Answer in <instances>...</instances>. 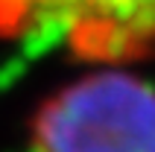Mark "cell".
Returning <instances> with one entry per match:
<instances>
[{"label":"cell","instance_id":"6da1fadb","mask_svg":"<svg viewBox=\"0 0 155 152\" xmlns=\"http://www.w3.org/2000/svg\"><path fill=\"white\" fill-rule=\"evenodd\" d=\"M26 152H155V82L138 68H85L38 105Z\"/></svg>","mask_w":155,"mask_h":152},{"label":"cell","instance_id":"7a4b0ae2","mask_svg":"<svg viewBox=\"0 0 155 152\" xmlns=\"http://www.w3.org/2000/svg\"><path fill=\"white\" fill-rule=\"evenodd\" d=\"M0 41L47 44L82 68L155 61V0H0Z\"/></svg>","mask_w":155,"mask_h":152}]
</instances>
